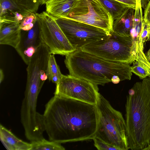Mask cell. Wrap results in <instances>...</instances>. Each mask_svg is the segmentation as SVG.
Wrapping results in <instances>:
<instances>
[{
	"label": "cell",
	"instance_id": "cell-16",
	"mask_svg": "<svg viewBox=\"0 0 150 150\" xmlns=\"http://www.w3.org/2000/svg\"><path fill=\"white\" fill-rule=\"evenodd\" d=\"M111 16L113 21L120 16L129 7L115 0H99Z\"/></svg>",
	"mask_w": 150,
	"mask_h": 150
},
{
	"label": "cell",
	"instance_id": "cell-29",
	"mask_svg": "<svg viewBox=\"0 0 150 150\" xmlns=\"http://www.w3.org/2000/svg\"><path fill=\"white\" fill-rule=\"evenodd\" d=\"M41 5L45 4L49 0H40Z\"/></svg>",
	"mask_w": 150,
	"mask_h": 150
},
{
	"label": "cell",
	"instance_id": "cell-8",
	"mask_svg": "<svg viewBox=\"0 0 150 150\" xmlns=\"http://www.w3.org/2000/svg\"><path fill=\"white\" fill-rule=\"evenodd\" d=\"M39 35L42 42L53 54L66 55L75 50L70 44L55 18L46 11L36 13Z\"/></svg>",
	"mask_w": 150,
	"mask_h": 150
},
{
	"label": "cell",
	"instance_id": "cell-15",
	"mask_svg": "<svg viewBox=\"0 0 150 150\" xmlns=\"http://www.w3.org/2000/svg\"><path fill=\"white\" fill-rule=\"evenodd\" d=\"M75 0H49L45 4L46 11L55 17H64Z\"/></svg>",
	"mask_w": 150,
	"mask_h": 150
},
{
	"label": "cell",
	"instance_id": "cell-12",
	"mask_svg": "<svg viewBox=\"0 0 150 150\" xmlns=\"http://www.w3.org/2000/svg\"><path fill=\"white\" fill-rule=\"evenodd\" d=\"M21 31L19 23L0 22V44L9 45L16 49L20 42Z\"/></svg>",
	"mask_w": 150,
	"mask_h": 150
},
{
	"label": "cell",
	"instance_id": "cell-24",
	"mask_svg": "<svg viewBox=\"0 0 150 150\" xmlns=\"http://www.w3.org/2000/svg\"><path fill=\"white\" fill-rule=\"evenodd\" d=\"M144 21L150 26V0L144 9Z\"/></svg>",
	"mask_w": 150,
	"mask_h": 150
},
{
	"label": "cell",
	"instance_id": "cell-21",
	"mask_svg": "<svg viewBox=\"0 0 150 150\" xmlns=\"http://www.w3.org/2000/svg\"><path fill=\"white\" fill-rule=\"evenodd\" d=\"M131 66L132 71L138 76L141 79L145 78L147 76L149 77L148 71L141 64L136 61L133 63Z\"/></svg>",
	"mask_w": 150,
	"mask_h": 150
},
{
	"label": "cell",
	"instance_id": "cell-31",
	"mask_svg": "<svg viewBox=\"0 0 150 150\" xmlns=\"http://www.w3.org/2000/svg\"><path fill=\"white\" fill-rule=\"evenodd\" d=\"M149 39H150V37H149ZM149 50H150V48Z\"/></svg>",
	"mask_w": 150,
	"mask_h": 150
},
{
	"label": "cell",
	"instance_id": "cell-23",
	"mask_svg": "<svg viewBox=\"0 0 150 150\" xmlns=\"http://www.w3.org/2000/svg\"><path fill=\"white\" fill-rule=\"evenodd\" d=\"M150 33V26L143 21L139 37V39L142 42H145L149 39Z\"/></svg>",
	"mask_w": 150,
	"mask_h": 150
},
{
	"label": "cell",
	"instance_id": "cell-2",
	"mask_svg": "<svg viewBox=\"0 0 150 150\" xmlns=\"http://www.w3.org/2000/svg\"><path fill=\"white\" fill-rule=\"evenodd\" d=\"M125 118L129 149L147 150L150 145V77L136 83L129 90Z\"/></svg>",
	"mask_w": 150,
	"mask_h": 150
},
{
	"label": "cell",
	"instance_id": "cell-7",
	"mask_svg": "<svg viewBox=\"0 0 150 150\" xmlns=\"http://www.w3.org/2000/svg\"><path fill=\"white\" fill-rule=\"evenodd\" d=\"M54 18L70 44L75 50L81 49L90 43L105 38L110 34V33L102 29L78 21L65 17Z\"/></svg>",
	"mask_w": 150,
	"mask_h": 150
},
{
	"label": "cell",
	"instance_id": "cell-5",
	"mask_svg": "<svg viewBox=\"0 0 150 150\" xmlns=\"http://www.w3.org/2000/svg\"><path fill=\"white\" fill-rule=\"evenodd\" d=\"M81 49L110 61L131 64L135 60V48L131 35H120L113 31L106 38L90 43Z\"/></svg>",
	"mask_w": 150,
	"mask_h": 150
},
{
	"label": "cell",
	"instance_id": "cell-26",
	"mask_svg": "<svg viewBox=\"0 0 150 150\" xmlns=\"http://www.w3.org/2000/svg\"><path fill=\"white\" fill-rule=\"evenodd\" d=\"M150 0H140L142 7L144 9Z\"/></svg>",
	"mask_w": 150,
	"mask_h": 150
},
{
	"label": "cell",
	"instance_id": "cell-27",
	"mask_svg": "<svg viewBox=\"0 0 150 150\" xmlns=\"http://www.w3.org/2000/svg\"><path fill=\"white\" fill-rule=\"evenodd\" d=\"M4 79V74L3 70L1 69H0V83H1Z\"/></svg>",
	"mask_w": 150,
	"mask_h": 150
},
{
	"label": "cell",
	"instance_id": "cell-10",
	"mask_svg": "<svg viewBox=\"0 0 150 150\" xmlns=\"http://www.w3.org/2000/svg\"><path fill=\"white\" fill-rule=\"evenodd\" d=\"M40 0H0V22L9 21L20 23L31 13H37Z\"/></svg>",
	"mask_w": 150,
	"mask_h": 150
},
{
	"label": "cell",
	"instance_id": "cell-19",
	"mask_svg": "<svg viewBox=\"0 0 150 150\" xmlns=\"http://www.w3.org/2000/svg\"><path fill=\"white\" fill-rule=\"evenodd\" d=\"M31 150H64L65 148L61 144L52 141H48L44 138L31 142Z\"/></svg>",
	"mask_w": 150,
	"mask_h": 150
},
{
	"label": "cell",
	"instance_id": "cell-11",
	"mask_svg": "<svg viewBox=\"0 0 150 150\" xmlns=\"http://www.w3.org/2000/svg\"><path fill=\"white\" fill-rule=\"evenodd\" d=\"M25 31L26 33L24 35L21 34L20 42L15 49L28 65L42 42L39 37L37 20L32 28Z\"/></svg>",
	"mask_w": 150,
	"mask_h": 150
},
{
	"label": "cell",
	"instance_id": "cell-30",
	"mask_svg": "<svg viewBox=\"0 0 150 150\" xmlns=\"http://www.w3.org/2000/svg\"><path fill=\"white\" fill-rule=\"evenodd\" d=\"M147 150H150V145L149 147L148 148Z\"/></svg>",
	"mask_w": 150,
	"mask_h": 150
},
{
	"label": "cell",
	"instance_id": "cell-6",
	"mask_svg": "<svg viewBox=\"0 0 150 150\" xmlns=\"http://www.w3.org/2000/svg\"><path fill=\"white\" fill-rule=\"evenodd\" d=\"M112 31L113 19L99 0H75L64 17Z\"/></svg>",
	"mask_w": 150,
	"mask_h": 150
},
{
	"label": "cell",
	"instance_id": "cell-4",
	"mask_svg": "<svg viewBox=\"0 0 150 150\" xmlns=\"http://www.w3.org/2000/svg\"><path fill=\"white\" fill-rule=\"evenodd\" d=\"M98 121L95 137L119 150L129 149L125 120L100 93L96 104Z\"/></svg>",
	"mask_w": 150,
	"mask_h": 150
},
{
	"label": "cell",
	"instance_id": "cell-3",
	"mask_svg": "<svg viewBox=\"0 0 150 150\" xmlns=\"http://www.w3.org/2000/svg\"><path fill=\"white\" fill-rule=\"evenodd\" d=\"M64 63L69 75L96 85L131 79V66L125 62L110 61L81 49L65 55Z\"/></svg>",
	"mask_w": 150,
	"mask_h": 150
},
{
	"label": "cell",
	"instance_id": "cell-18",
	"mask_svg": "<svg viewBox=\"0 0 150 150\" xmlns=\"http://www.w3.org/2000/svg\"><path fill=\"white\" fill-rule=\"evenodd\" d=\"M47 74L49 81L56 84L58 83L63 75L57 64L54 54H51L50 56Z\"/></svg>",
	"mask_w": 150,
	"mask_h": 150
},
{
	"label": "cell",
	"instance_id": "cell-17",
	"mask_svg": "<svg viewBox=\"0 0 150 150\" xmlns=\"http://www.w3.org/2000/svg\"><path fill=\"white\" fill-rule=\"evenodd\" d=\"M143 21L142 8L140 0H136L133 25L130 32L132 38H136L139 36Z\"/></svg>",
	"mask_w": 150,
	"mask_h": 150
},
{
	"label": "cell",
	"instance_id": "cell-22",
	"mask_svg": "<svg viewBox=\"0 0 150 150\" xmlns=\"http://www.w3.org/2000/svg\"><path fill=\"white\" fill-rule=\"evenodd\" d=\"M93 139L94 146L98 150H119L117 148L105 143L97 138L94 137Z\"/></svg>",
	"mask_w": 150,
	"mask_h": 150
},
{
	"label": "cell",
	"instance_id": "cell-25",
	"mask_svg": "<svg viewBox=\"0 0 150 150\" xmlns=\"http://www.w3.org/2000/svg\"><path fill=\"white\" fill-rule=\"evenodd\" d=\"M125 4L129 7L135 8L136 0H115Z\"/></svg>",
	"mask_w": 150,
	"mask_h": 150
},
{
	"label": "cell",
	"instance_id": "cell-20",
	"mask_svg": "<svg viewBox=\"0 0 150 150\" xmlns=\"http://www.w3.org/2000/svg\"><path fill=\"white\" fill-rule=\"evenodd\" d=\"M37 20L36 13H30L24 17L20 23L21 31H27L32 28Z\"/></svg>",
	"mask_w": 150,
	"mask_h": 150
},
{
	"label": "cell",
	"instance_id": "cell-28",
	"mask_svg": "<svg viewBox=\"0 0 150 150\" xmlns=\"http://www.w3.org/2000/svg\"><path fill=\"white\" fill-rule=\"evenodd\" d=\"M147 59L150 63V50H149L146 55Z\"/></svg>",
	"mask_w": 150,
	"mask_h": 150
},
{
	"label": "cell",
	"instance_id": "cell-14",
	"mask_svg": "<svg viewBox=\"0 0 150 150\" xmlns=\"http://www.w3.org/2000/svg\"><path fill=\"white\" fill-rule=\"evenodd\" d=\"M135 8L129 7L113 21L112 31L122 35H130Z\"/></svg>",
	"mask_w": 150,
	"mask_h": 150
},
{
	"label": "cell",
	"instance_id": "cell-1",
	"mask_svg": "<svg viewBox=\"0 0 150 150\" xmlns=\"http://www.w3.org/2000/svg\"><path fill=\"white\" fill-rule=\"evenodd\" d=\"M50 140L61 144L93 139L98 121L96 105L54 95L43 114Z\"/></svg>",
	"mask_w": 150,
	"mask_h": 150
},
{
	"label": "cell",
	"instance_id": "cell-13",
	"mask_svg": "<svg viewBox=\"0 0 150 150\" xmlns=\"http://www.w3.org/2000/svg\"><path fill=\"white\" fill-rule=\"evenodd\" d=\"M0 139L8 150H31V143L19 139L1 124L0 125Z\"/></svg>",
	"mask_w": 150,
	"mask_h": 150
},
{
	"label": "cell",
	"instance_id": "cell-9",
	"mask_svg": "<svg viewBox=\"0 0 150 150\" xmlns=\"http://www.w3.org/2000/svg\"><path fill=\"white\" fill-rule=\"evenodd\" d=\"M98 85L84 79L63 75L56 84L54 95L96 105L98 95Z\"/></svg>",
	"mask_w": 150,
	"mask_h": 150
}]
</instances>
